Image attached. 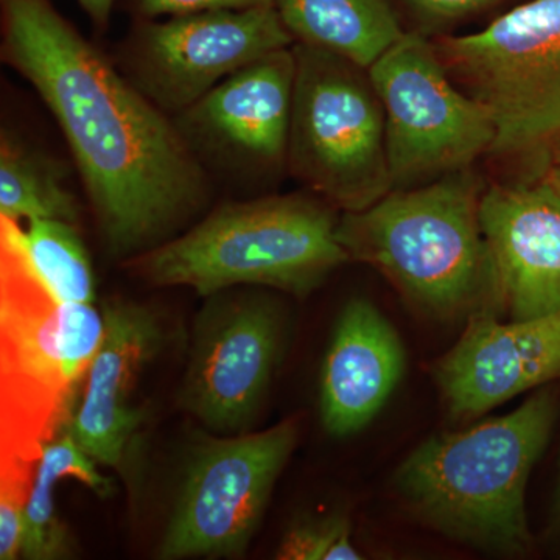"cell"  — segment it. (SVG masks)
Segmentation results:
<instances>
[{
	"mask_svg": "<svg viewBox=\"0 0 560 560\" xmlns=\"http://www.w3.org/2000/svg\"><path fill=\"white\" fill-rule=\"evenodd\" d=\"M2 2V58L60 125L110 256L175 237L209 200L205 165L175 121L49 0Z\"/></svg>",
	"mask_w": 560,
	"mask_h": 560,
	"instance_id": "obj_1",
	"label": "cell"
},
{
	"mask_svg": "<svg viewBox=\"0 0 560 560\" xmlns=\"http://www.w3.org/2000/svg\"><path fill=\"white\" fill-rule=\"evenodd\" d=\"M485 179L474 167L390 190L342 212L337 238L349 260L371 265L422 315L469 319L503 312L499 276L481 226Z\"/></svg>",
	"mask_w": 560,
	"mask_h": 560,
	"instance_id": "obj_2",
	"label": "cell"
},
{
	"mask_svg": "<svg viewBox=\"0 0 560 560\" xmlns=\"http://www.w3.org/2000/svg\"><path fill=\"white\" fill-rule=\"evenodd\" d=\"M555 396L544 389L522 407L420 444L396 474L416 514L452 539L500 555L530 548L526 485L550 440Z\"/></svg>",
	"mask_w": 560,
	"mask_h": 560,
	"instance_id": "obj_3",
	"label": "cell"
},
{
	"mask_svg": "<svg viewBox=\"0 0 560 560\" xmlns=\"http://www.w3.org/2000/svg\"><path fill=\"white\" fill-rule=\"evenodd\" d=\"M338 220L334 206L307 195L228 202L125 265L151 285L189 287L205 298L234 287L305 298L349 261Z\"/></svg>",
	"mask_w": 560,
	"mask_h": 560,
	"instance_id": "obj_4",
	"label": "cell"
},
{
	"mask_svg": "<svg viewBox=\"0 0 560 560\" xmlns=\"http://www.w3.org/2000/svg\"><path fill=\"white\" fill-rule=\"evenodd\" d=\"M0 385L2 463L36 466L69 422V408L105 337V315L54 300L2 246Z\"/></svg>",
	"mask_w": 560,
	"mask_h": 560,
	"instance_id": "obj_5",
	"label": "cell"
},
{
	"mask_svg": "<svg viewBox=\"0 0 560 560\" xmlns=\"http://www.w3.org/2000/svg\"><path fill=\"white\" fill-rule=\"evenodd\" d=\"M433 46L453 81L488 109L490 156L540 165L541 175L560 142V0H529Z\"/></svg>",
	"mask_w": 560,
	"mask_h": 560,
	"instance_id": "obj_6",
	"label": "cell"
},
{
	"mask_svg": "<svg viewBox=\"0 0 560 560\" xmlns=\"http://www.w3.org/2000/svg\"><path fill=\"white\" fill-rule=\"evenodd\" d=\"M293 50L291 175L341 212L368 209L394 190L385 114L370 72L305 44Z\"/></svg>",
	"mask_w": 560,
	"mask_h": 560,
	"instance_id": "obj_7",
	"label": "cell"
},
{
	"mask_svg": "<svg viewBox=\"0 0 560 560\" xmlns=\"http://www.w3.org/2000/svg\"><path fill=\"white\" fill-rule=\"evenodd\" d=\"M368 72L385 114L394 189L466 171L492 150L488 109L448 75L433 40L405 32Z\"/></svg>",
	"mask_w": 560,
	"mask_h": 560,
	"instance_id": "obj_8",
	"label": "cell"
},
{
	"mask_svg": "<svg viewBox=\"0 0 560 560\" xmlns=\"http://www.w3.org/2000/svg\"><path fill=\"white\" fill-rule=\"evenodd\" d=\"M298 434L296 419H287L264 431L209 433L198 441L173 501L160 559L245 556Z\"/></svg>",
	"mask_w": 560,
	"mask_h": 560,
	"instance_id": "obj_9",
	"label": "cell"
},
{
	"mask_svg": "<svg viewBox=\"0 0 560 560\" xmlns=\"http://www.w3.org/2000/svg\"><path fill=\"white\" fill-rule=\"evenodd\" d=\"M267 290L217 291L195 318L179 407L209 433L249 431L270 389L285 341V318Z\"/></svg>",
	"mask_w": 560,
	"mask_h": 560,
	"instance_id": "obj_10",
	"label": "cell"
},
{
	"mask_svg": "<svg viewBox=\"0 0 560 560\" xmlns=\"http://www.w3.org/2000/svg\"><path fill=\"white\" fill-rule=\"evenodd\" d=\"M293 44L276 5L202 11L142 25L125 72L158 108L178 116L232 73Z\"/></svg>",
	"mask_w": 560,
	"mask_h": 560,
	"instance_id": "obj_11",
	"label": "cell"
},
{
	"mask_svg": "<svg viewBox=\"0 0 560 560\" xmlns=\"http://www.w3.org/2000/svg\"><path fill=\"white\" fill-rule=\"evenodd\" d=\"M296 57L293 46L232 73L176 116L191 151L230 165L287 162Z\"/></svg>",
	"mask_w": 560,
	"mask_h": 560,
	"instance_id": "obj_12",
	"label": "cell"
},
{
	"mask_svg": "<svg viewBox=\"0 0 560 560\" xmlns=\"http://www.w3.org/2000/svg\"><path fill=\"white\" fill-rule=\"evenodd\" d=\"M434 378L455 419H474L518 394L560 378V311L501 323L493 312L467 319Z\"/></svg>",
	"mask_w": 560,
	"mask_h": 560,
	"instance_id": "obj_13",
	"label": "cell"
},
{
	"mask_svg": "<svg viewBox=\"0 0 560 560\" xmlns=\"http://www.w3.org/2000/svg\"><path fill=\"white\" fill-rule=\"evenodd\" d=\"M481 226L503 312L529 319L560 311V194L544 178L488 186Z\"/></svg>",
	"mask_w": 560,
	"mask_h": 560,
	"instance_id": "obj_14",
	"label": "cell"
},
{
	"mask_svg": "<svg viewBox=\"0 0 560 560\" xmlns=\"http://www.w3.org/2000/svg\"><path fill=\"white\" fill-rule=\"evenodd\" d=\"M105 337L83 382V396L68 422L80 447L98 466L119 469L145 419L132 404L140 372L164 342L156 313L138 302L103 305Z\"/></svg>",
	"mask_w": 560,
	"mask_h": 560,
	"instance_id": "obj_15",
	"label": "cell"
},
{
	"mask_svg": "<svg viewBox=\"0 0 560 560\" xmlns=\"http://www.w3.org/2000/svg\"><path fill=\"white\" fill-rule=\"evenodd\" d=\"M404 371V346L388 319L363 298L349 301L320 371V422L327 433L348 438L363 430L385 407Z\"/></svg>",
	"mask_w": 560,
	"mask_h": 560,
	"instance_id": "obj_16",
	"label": "cell"
},
{
	"mask_svg": "<svg viewBox=\"0 0 560 560\" xmlns=\"http://www.w3.org/2000/svg\"><path fill=\"white\" fill-rule=\"evenodd\" d=\"M294 44L370 69L405 35L390 0H276Z\"/></svg>",
	"mask_w": 560,
	"mask_h": 560,
	"instance_id": "obj_17",
	"label": "cell"
},
{
	"mask_svg": "<svg viewBox=\"0 0 560 560\" xmlns=\"http://www.w3.org/2000/svg\"><path fill=\"white\" fill-rule=\"evenodd\" d=\"M66 478H75L103 499L113 492V482L80 447L68 423L54 440L44 445L36 463L25 506L22 559L57 560L68 559L72 555V536L68 526L58 517L54 499L55 488Z\"/></svg>",
	"mask_w": 560,
	"mask_h": 560,
	"instance_id": "obj_18",
	"label": "cell"
},
{
	"mask_svg": "<svg viewBox=\"0 0 560 560\" xmlns=\"http://www.w3.org/2000/svg\"><path fill=\"white\" fill-rule=\"evenodd\" d=\"M2 246L9 248L54 300L94 304L95 278L77 224L62 220H2Z\"/></svg>",
	"mask_w": 560,
	"mask_h": 560,
	"instance_id": "obj_19",
	"label": "cell"
},
{
	"mask_svg": "<svg viewBox=\"0 0 560 560\" xmlns=\"http://www.w3.org/2000/svg\"><path fill=\"white\" fill-rule=\"evenodd\" d=\"M75 195L66 186L57 161L33 149L11 132L0 140V220L47 219L79 224Z\"/></svg>",
	"mask_w": 560,
	"mask_h": 560,
	"instance_id": "obj_20",
	"label": "cell"
},
{
	"mask_svg": "<svg viewBox=\"0 0 560 560\" xmlns=\"http://www.w3.org/2000/svg\"><path fill=\"white\" fill-rule=\"evenodd\" d=\"M276 559L280 560H360L353 545L352 526L340 514L298 518L283 534Z\"/></svg>",
	"mask_w": 560,
	"mask_h": 560,
	"instance_id": "obj_21",
	"label": "cell"
},
{
	"mask_svg": "<svg viewBox=\"0 0 560 560\" xmlns=\"http://www.w3.org/2000/svg\"><path fill=\"white\" fill-rule=\"evenodd\" d=\"M35 467L24 466L20 463H2V474H0V560L21 558L25 506H27Z\"/></svg>",
	"mask_w": 560,
	"mask_h": 560,
	"instance_id": "obj_22",
	"label": "cell"
},
{
	"mask_svg": "<svg viewBox=\"0 0 560 560\" xmlns=\"http://www.w3.org/2000/svg\"><path fill=\"white\" fill-rule=\"evenodd\" d=\"M276 0H136L139 13L149 20L184 16L217 10H248L275 5Z\"/></svg>",
	"mask_w": 560,
	"mask_h": 560,
	"instance_id": "obj_23",
	"label": "cell"
},
{
	"mask_svg": "<svg viewBox=\"0 0 560 560\" xmlns=\"http://www.w3.org/2000/svg\"><path fill=\"white\" fill-rule=\"evenodd\" d=\"M427 21H452L486 9L500 0H405Z\"/></svg>",
	"mask_w": 560,
	"mask_h": 560,
	"instance_id": "obj_24",
	"label": "cell"
},
{
	"mask_svg": "<svg viewBox=\"0 0 560 560\" xmlns=\"http://www.w3.org/2000/svg\"><path fill=\"white\" fill-rule=\"evenodd\" d=\"M77 2L88 14L92 24L97 25L98 28H105L116 0H77Z\"/></svg>",
	"mask_w": 560,
	"mask_h": 560,
	"instance_id": "obj_25",
	"label": "cell"
},
{
	"mask_svg": "<svg viewBox=\"0 0 560 560\" xmlns=\"http://www.w3.org/2000/svg\"><path fill=\"white\" fill-rule=\"evenodd\" d=\"M540 176L550 184L552 189L558 190L560 194V164L547 165V168H545Z\"/></svg>",
	"mask_w": 560,
	"mask_h": 560,
	"instance_id": "obj_26",
	"label": "cell"
},
{
	"mask_svg": "<svg viewBox=\"0 0 560 560\" xmlns=\"http://www.w3.org/2000/svg\"><path fill=\"white\" fill-rule=\"evenodd\" d=\"M550 164H560V142L555 147V150L551 151L550 162H548V165Z\"/></svg>",
	"mask_w": 560,
	"mask_h": 560,
	"instance_id": "obj_27",
	"label": "cell"
},
{
	"mask_svg": "<svg viewBox=\"0 0 560 560\" xmlns=\"http://www.w3.org/2000/svg\"><path fill=\"white\" fill-rule=\"evenodd\" d=\"M556 508H558V512L560 514V480H559V488H558V500H556Z\"/></svg>",
	"mask_w": 560,
	"mask_h": 560,
	"instance_id": "obj_28",
	"label": "cell"
}]
</instances>
